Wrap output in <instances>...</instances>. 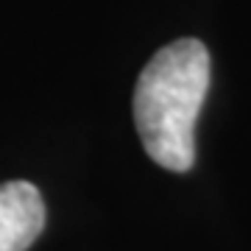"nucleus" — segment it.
Masks as SVG:
<instances>
[{"label": "nucleus", "instance_id": "obj_1", "mask_svg": "<svg viewBox=\"0 0 251 251\" xmlns=\"http://www.w3.org/2000/svg\"><path fill=\"white\" fill-rule=\"evenodd\" d=\"M209 90V50L198 39H176L153 53L134 87V123L145 153L165 171L184 173L196 162V120Z\"/></svg>", "mask_w": 251, "mask_h": 251}, {"label": "nucleus", "instance_id": "obj_2", "mask_svg": "<svg viewBox=\"0 0 251 251\" xmlns=\"http://www.w3.org/2000/svg\"><path fill=\"white\" fill-rule=\"evenodd\" d=\"M45 229V201L36 184L14 179L0 184V251H28Z\"/></svg>", "mask_w": 251, "mask_h": 251}]
</instances>
